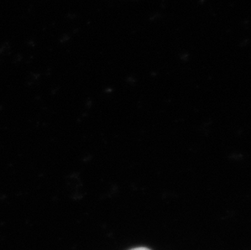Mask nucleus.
Returning a JSON list of instances; mask_svg holds the SVG:
<instances>
[{
    "instance_id": "1",
    "label": "nucleus",
    "mask_w": 251,
    "mask_h": 250,
    "mask_svg": "<svg viewBox=\"0 0 251 250\" xmlns=\"http://www.w3.org/2000/svg\"><path fill=\"white\" fill-rule=\"evenodd\" d=\"M130 250H151L150 249L146 248V247H138V248L132 249Z\"/></svg>"
}]
</instances>
